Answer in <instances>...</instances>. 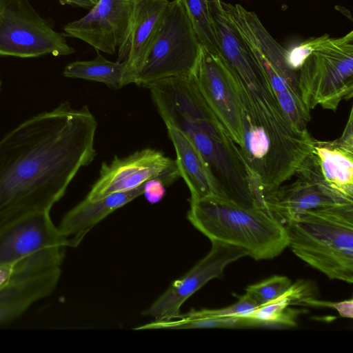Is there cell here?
Returning <instances> with one entry per match:
<instances>
[{
	"instance_id": "obj_1",
	"label": "cell",
	"mask_w": 353,
	"mask_h": 353,
	"mask_svg": "<svg viewBox=\"0 0 353 353\" xmlns=\"http://www.w3.org/2000/svg\"><path fill=\"white\" fill-rule=\"evenodd\" d=\"M97 122L87 105L60 103L0 139V229L50 211L79 170L94 160Z\"/></svg>"
},
{
	"instance_id": "obj_2",
	"label": "cell",
	"mask_w": 353,
	"mask_h": 353,
	"mask_svg": "<svg viewBox=\"0 0 353 353\" xmlns=\"http://www.w3.org/2000/svg\"><path fill=\"white\" fill-rule=\"evenodd\" d=\"M187 217L210 241L237 246L255 260L272 259L288 247L285 225L263 208L208 196L190 199Z\"/></svg>"
},
{
	"instance_id": "obj_3",
	"label": "cell",
	"mask_w": 353,
	"mask_h": 353,
	"mask_svg": "<svg viewBox=\"0 0 353 353\" xmlns=\"http://www.w3.org/2000/svg\"><path fill=\"white\" fill-rule=\"evenodd\" d=\"M288 247L330 279L353 282V203L305 212L284 224Z\"/></svg>"
},
{
	"instance_id": "obj_4",
	"label": "cell",
	"mask_w": 353,
	"mask_h": 353,
	"mask_svg": "<svg viewBox=\"0 0 353 353\" xmlns=\"http://www.w3.org/2000/svg\"><path fill=\"white\" fill-rule=\"evenodd\" d=\"M222 5L254 59L265 72L292 125L299 131H307L310 110L302 101L297 72L287 63V50L270 35L255 12L238 3L222 1Z\"/></svg>"
},
{
	"instance_id": "obj_5",
	"label": "cell",
	"mask_w": 353,
	"mask_h": 353,
	"mask_svg": "<svg viewBox=\"0 0 353 353\" xmlns=\"http://www.w3.org/2000/svg\"><path fill=\"white\" fill-rule=\"evenodd\" d=\"M201 50L182 1H169L151 40L135 84L146 87L162 79L192 75Z\"/></svg>"
},
{
	"instance_id": "obj_6",
	"label": "cell",
	"mask_w": 353,
	"mask_h": 353,
	"mask_svg": "<svg viewBox=\"0 0 353 353\" xmlns=\"http://www.w3.org/2000/svg\"><path fill=\"white\" fill-rule=\"evenodd\" d=\"M301 99L311 111L317 105L336 111L353 96V31L329 38L304 61L297 72Z\"/></svg>"
},
{
	"instance_id": "obj_7",
	"label": "cell",
	"mask_w": 353,
	"mask_h": 353,
	"mask_svg": "<svg viewBox=\"0 0 353 353\" xmlns=\"http://www.w3.org/2000/svg\"><path fill=\"white\" fill-rule=\"evenodd\" d=\"M74 52L29 0H0V57H37Z\"/></svg>"
},
{
	"instance_id": "obj_8",
	"label": "cell",
	"mask_w": 353,
	"mask_h": 353,
	"mask_svg": "<svg viewBox=\"0 0 353 353\" xmlns=\"http://www.w3.org/2000/svg\"><path fill=\"white\" fill-rule=\"evenodd\" d=\"M66 247L49 212L26 216L0 229V265L23 263L38 270L61 267Z\"/></svg>"
},
{
	"instance_id": "obj_9",
	"label": "cell",
	"mask_w": 353,
	"mask_h": 353,
	"mask_svg": "<svg viewBox=\"0 0 353 353\" xmlns=\"http://www.w3.org/2000/svg\"><path fill=\"white\" fill-rule=\"evenodd\" d=\"M316 185L338 203H353V111L342 134L332 141L312 137L295 174Z\"/></svg>"
},
{
	"instance_id": "obj_10",
	"label": "cell",
	"mask_w": 353,
	"mask_h": 353,
	"mask_svg": "<svg viewBox=\"0 0 353 353\" xmlns=\"http://www.w3.org/2000/svg\"><path fill=\"white\" fill-rule=\"evenodd\" d=\"M179 176L175 160L160 151L145 148L127 157H115L110 163L103 162L99 177L85 198L99 200L112 193L132 190L151 179H159L166 187Z\"/></svg>"
},
{
	"instance_id": "obj_11",
	"label": "cell",
	"mask_w": 353,
	"mask_h": 353,
	"mask_svg": "<svg viewBox=\"0 0 353 353\" xmlns=\"http://www.w3.org/2000/svg\"><path fill=\"white\" fill-rule=\"evenodd\" d=\"M194 78L209 107L233 141L240 147L243 133L241 105L231 72L224 59L202 47Z\"/></svg>"
},
{
	"instance_id": "obj_12",
	"label": "cell",
	"mask_w": 353,
	"mask_h": 353,
	"mask_svg": "<svg viewBox=\"0 0 353 353\" xmlns=\"http://www.w3.org/2000/svg\"><path fill=\"white\" fill-rule=\"evenodd\" d=\"M209 253L168 288L143 312L154 320L174 318L184 302L208 281L220 278L232 262L248 256L247 252L229 243L212 241Z\"/></svg>"
},
{
	"instance_id": "obj_13",
	"label": "cell",
	"mask_w": 353,
	"mask_h": 353,
	"mask_svg": "<svg viewBox=\"0 0 353 353\" xmlns=\"http://www.w3.org/2000/svg\"><path fill=\"white\" fill-rule=\"evenodd\" d=\"M135 0H99L82 18L63 27L64 37L81 39L97 52L114 54L125 42Z\"/></svg>"
},
{
	"instance_id": "obj_14",
	"label": "cell",
	"mask_w": 353,
	"mask_h": 353,
	"mask_svg": "<svg viewBox=\"0 0 353 353\" xmlns=\"http://www.w3.org/2000/svg\"><path fill=\"white\" fill-rule=\"evenodd\" d=\"M168 0H135L128 37L119 48L118 62H125L132 83L143 65L151 40Z\"/></svg>"
},
{
	"instance_id": "obj_15",
	"label": "cell",
	"mask_w": 353,
	"mask_h": 353,
	"mask_svg": "<svg viewBox=\"0 0 353 353\" xmlns=\"http://www.w3.org/2000/svg\"><path fill=\"white\" fill-rule=\"evenodd\" d=\"M60 267L19 274L0 288V325L23 314L33 303L50 295L61 276Z\"/></svg>"
},
{
	"instance_id": "obj_16",
	"label": "cell",
	"mask_w": 353,
	"mask_h": 353,
	"mask_svg": "<svg viewBox=\"0 0 353 353\" xmlns=\"http://www.w3.org/2000/svg\"><path fill=\"white\" fill-rule=\"evenodd\" d=\"M145 183L132 190L110 194L97 201L85 198L68 211L58 226L68 242V246H78L97 223L113 211L143 194Z\"/></svg>"
},
{
	"instance_id": "obj_17",
	"label": "cell",
	"mask_w": 353,
	"mask_h": 353,
	"mask_svg": "<svg viewBox=\"0 0 353 353\" xmlns=\"http://www.w3.org/2000/svg\"><path fill=\"white\" fill-rule=\"evenodd\" d=\"M338 203L316 185L304 179L280 185L266 199L269 212L283 224L294 220L305 212Z\"/></svg>"
},
{
	"instance_id": "obj_18",
	"label": "cell",
	"mask_w": 353,
	"mask_h": 353,
	"mask_svg": "<svg viewBox=\"0 0 353 353\" xmlns=\"http://www.w3.org/2000/svg\"><path fill=\"white\" fill-rule=\"evenodd\" d=\"M166 128L176 151L179 175L190 190V199L208 196L223 199L203 159L190 139L181 131L168 125Z\"/></svg>"
},
{
	"instance_id": "obj_19",
	"label": "cell",
	"mask_w": 353,
	"mask_h": 353,
	"mask_svg": "<svg viewBox=\"0 0 353 353\" xmlns=\"http://www.w3.org/2000/svg\"><path fill=\"white\" fill-rule=\"evenodd\" d=\"M63 74L66 77L103 83L114 89L132 83L127 73L125 62L108 61L99 52L92 60L76 61L68 63Z\"/></svg>"
},
{
	"instance_id": "obj_20",
	"label": "cell",
	"mask_w": 353,
	"mask_h": 353,
	"mask_svg": "<svg viewBox=\"0 0 353 353\" xmlns=\"http://www.w3.org/2000/svg\"><path fill=\"white\" fill-rule=\"evenodd\" d=\"M306 288L299 283L292 284L288 291L279 299L259 307L246 319L252 325L260 324L280 323L293 326L292 311L288 306L294 303L305 302L311 299L306 293Z\"/></svg>"
},
{
	"instance_id": "obj_21",
	"label": "cell",
	"mask_w": 353,
	"mask_h": 353,
	"mask_svg": "<svg viewBox=\"0 0 353 353\" xmlns=\"http://www.w3.org/2000/svg\"><path fill=\"white\" fill-rule=\"evenodd\" d=\"M201 46L220 55L216 34L210 12L209 0H181Z\"/></svg>"
},
{
	"instance_id": "obj_22",
	"label": "cell",
	"mask_w": 353,
	"mask_h": 353,
	"mask_svg": "<svg viewBox=\"0 0 353 353\" xmlns=\"http://www.w3.org/2000/svg\"><path fill=\"white\" fill-rule=\"evenodd\" d=\"M239 325H250V323L245 318L236 316L196 318L180 314L174 318L166 320H154L134 330L237 327Z\"/></svg>"
},
{
	"instance_id": "obj_23",
	"label": "cell",
	"mask_w": 353,
	"mask_h": 353,
	"mask_svg": "<svg viewBox=\"0 0 353 353\" xmlns=\"http://www.w3.org/2000/svg\"><path fill=\"white\" fill-rule=\"evenodd\" d=\"M292 281L284 276H274L245 289L259 307L269 303L285 294L292 286Z\"/></svg>"
},
{
	"instance_id": "obj_24",
	"label": "cell",
	"mask_w": 353,
	"mask_h": 353,
	"mask_svg": "<svg viewBox=\"0 0 353 353\" xmlns=\"http://www.w3.org/2000/svg\"><path fill=\"white\" fill-rule=\"evenodd\" d=\"M259 307L255 301L248 294L239 296L235 303L228 307L215 310H192L185 316L196 318L236 316L247 318Z\"/></svg>"
},
{
	"instance_id": "obj_25",
	"label": "cell",
	"mask_w": 353,
	"mask_h": 353,
	"mask_svg": "<svg viewBox=\"0 0 353 353\" xmlns=\"http://www.w3.org/2000/svg\"><path fill=\"white\" fill-rule=\"evenodd\" d=\"M329 38L327 34L310 38L293 49L287 50L286 59L290 68L297 72L306 58Z\"/></svg>"
},
{
	"instance_id": "obj_26",
	"label": "cell",
	"mask_w": 353,
	"mask_h": 353,
	"mask_svg": "<svg viewBox=\"0 0 353 353\" xmlns=\"http://www.w3.org/2000/svg\"><path fill=\"white\" fill-rule=\"evenodd\" d=\"M310 305L327 307L337 310L341 316L352 319L353 317V301L352 299L340 302H327L314 300L313 299L305 301Z\"/></svg>"
},
{
	"instance_id": "obj_27",
	"label": "cell",
	"mask_w": 353,
	"mask_h": 353,
	"mask_svg": "<svg viewBox=\"0 0 353 353\" xmlns=\"http://www.w3.org/2000/svg\"><path fill=\"white\" fill-rule=\"evenodd\" d=\"M165 186L159 179H151L145 183L143 194L151 203L159 202L164 196Z\"/></svg>"
},
{
	"instance_id": "obj_28",
	"label": "cell",
	"mask_w": 353,
	"mask_h": 353,
	"mask_svg": "<svg viewBox=\"0 0 353 353\" xmlns=\"http://www.w3.org/2000/svg\"><path fill=\"white\" fill-rule=\"evenodd\" d=\"M14 276L16 274L11 264L0 265V288Z\"/></svg>"
},
{
	"instance_id": "obj_29",
	"label": "cell",
	"mask_w": 353,
	"mask_h": 353,
	"mask_svg": "<svg viewBox=\"0 0 353 353\" xmlns=\"http://www.w3.org/2000/svg\"><path fill=\"white\" fill-rule=\"evenodd\" d=\"M90 1L92 2V3L94 5L95 3H97V2L99 1V0H90Z\"/></svg>"
},
{
	"instance_id": "obj_30",
	"label": "cell",
	"mask_w": 353,
	"mask_h": 353,
	"mask_svg": "<svg viewBox=\"0 0 353 353\" xmlns=\"http://www.w3.org/2000/svg\"><path fill=\"white\" fill-rule=\"evenodd\" d=\"M1 80H0V89H1Z\"/></svg>"
}]
</instances>
